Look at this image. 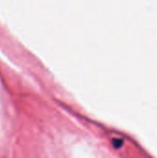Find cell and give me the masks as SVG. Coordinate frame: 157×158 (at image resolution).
Segmentation results:
<instances>
[{
    "mask_svg": "<svg viewBox=\"0 0 157 158\" xmlns=\"http://www.w3.org/2000/svg\"><path fill=\"white\" fill-rule=\"evenodd\" d=\"M113 145L116 148H119L122 146V141L121 140H113Z\"/></svg>",
    "mask_w": 157,
    "mask_h": 158,
    "instance_id": "6da1fadb",
    "label": "cell"
}]
</instances>
